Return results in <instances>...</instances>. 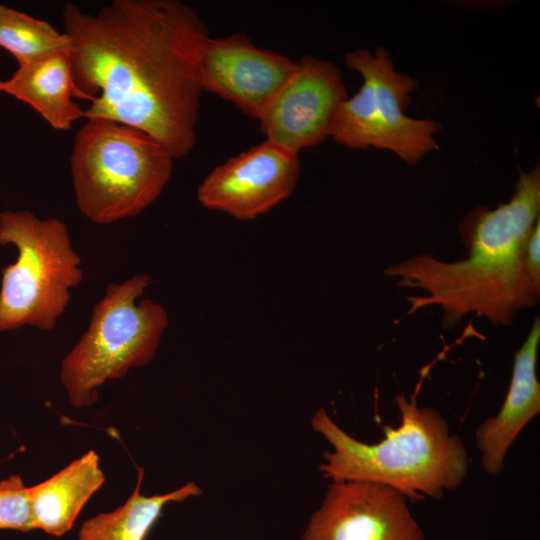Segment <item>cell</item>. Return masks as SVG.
Returning a JSON list of instances; mask_svg holds the SVG:
<instances>
[{"label": "cell", "mask_w": 540, "mask_h": 540, "mask_svg": "<svg viewBox=\"0 0 540 540\" xmlns=\"http://www.w3.org/2000/svg\"><path fill=\"white\" fill-rule=\"evenodd\" d=\"M76 98L85 119L141 130L178 159L196 143L210 38L198 12L178 0H113L96 13L62 11Z\"/></svg>", "instance_id": "1"}, {"label": "cell", "mask_w": 540, "mask_h": 540, "mask_svg": "<svg viewBox=\"0 0 540 540\" xmlns=\"http://www.w3.org/2000/svg\"><path fill=\"white\" fill-rule=\"evenodd\" d=\"M540 169H519L515 190L495 209L481 205L459 224L467 258L454 262L422 253L384 269L403 288L420 289L424 296H408V314L438 306L445 328L470 313L494 326H510L517 313L534 306L540 285L523 265L526 241L539 220Z\"/></svg>", "instance_id": "2"}, {"label": "cell", "mask_w": 540, "mask_h": 540, "mask_svg": "<svg viewBox=\"0 0 540 540\" xmlns=\"http://www.w3.org/2000/svg\"><path fill=\"white\" fill-rule=\"evenodd\" d=\"M395 402L401 423L384 426L385 437L375 444L351 437L319 408L311 426L333 448L324 452L319 470L332 482L378 483L412 501L440 498L463 481L469 464L466 448L437 410L418 406L416 392L410 400L399 394Z\"/></svg>", "instance_id": "3"}, {"label": "cell", "mask_w": 540, "mask_h": 540, "mask_svg": "<svg viewBox=\"0 0 540 540\" xmlns=\"http://www.w3.org/2000/svg\"><path fill=\"white\" fill-rule=\"evenodd\" d=\"M174 158L147 133L118 122L86 119L74 138L70 166L75 200L90 221L138 215L161 194Z\"/></svg>", "instance_id": "4"}, {"label": "cell", "mask_w": 540, "mask_h": 540, "mask_svg": "<svg viewBox=\"0 0 540 540\" xmlns=\"http://www.w3.org/2000/svg\"><path fill=\"white\" fill-rule=\"evenodd\" d=\"M148 284L146 275L110 284L93 308L87 331L61 364L60 378L72 406H92L106 381L154 358L168 317L150 299L137 303Z\"/></svg>", "instance_id": "5"}, {"label": "cell", "mask_w": 540, "mask_h": 540, "mask_svg": "<svg viewBox=\"0 0 540 540\" xmlns=\"http://www.w3.org/2000/svg\"><path fill=\"white\" fill-rule=\"evenodd\" d=\"M14 245L18 256L2 268L0 332L24 325L50 330L65 311L70 289L83 273L66 224L39 219L28 210L0 213V246Z\"/></svg>", "instance_id": "6"}, {"label": "cell", "mask_w": 540, "mask_h": 540, "mask_svg": "<svg viewBox=\"0 0 540 540\" xmlns=\"http://www.w3.org/2000/svg\"><path fill=\"white\" fill-rule=\"evenodd\" d=\"M344 62L363 84L338 106L329 137L350 149L389 150L411 165L438 149L435 135L441 125L405 113L417 80L397 72L385 48L347 52Z\"/></svg>", "instance_id": "7"}, {"label": "cell", "mask_w": 540, "mask_h": 540, "mask_svg": "<svg viewBox=\"0 0 540 540\" xmlns=\"http://www.w3.org/2000/svg\"><path fill=\"white\" fill-rule=\"evenodd\" d=\"M300 172L299 153L265 140L216 166L200 183L197 198L210 210L253 220L293 193Z\"/></svg>", "instance_id": "8"}, {"label": "cell", "mask_w": 540, "mask_h": 540, "mask_svg": "<svg viewBox=\"0 0 540 540\" xmlns=\"http://www.w3.org/2000/svg\"><path fill=\"white\" fill-rule=\"evenodd\" d=\"M347 91L338 66L307 55L258 119L265 140L293 152L330 136L338 106Z\"/></svg>", "instance_id": "9"}, {"label": "cell", "mask_w": 540, "mask_h": 540, "mask_svg": "<svg viewBox=\"0 0 540 540\" xmlns=\"http://www.w3.org/2000/svg\"><path fill=\"white\" fill-rule=\"evenodd\" d=\"M406 499L378 483L332 482L302 540H424Z\"/></svg>", "instance_id": "10"}, {"label": "cell", "mask_w": 540, "mask_h": 540, "mask_svg": "<svg viewBox=\"0 0 540 540\" xmlns=\"http://www.w3.org/2000/svg\"><path fill=\"white\" fill-rule=\"evenodd\" d=\"M297 61L259 48L242 33L209 38L201 56L203 91L233 103L259 119L291 77Z\"/></svg>", "instance_id": "11"}, {"label": "cell", "mask_w": 540, "mask_h": 540, "mask_svg": "<svg viewBox=\"0 0 540 540\" xmlns=\"http://www.w3.org/2000/svg\"><path fill=\"white\" fill-rule=\"evenodd\" d=\"M540 342V319L532 327L514 355L513 373L504 403L496 416L485 420L476 431L482 466L496 475L504 458L524 426L540 412V384L536 374Z\"/></svg>", "instance_id": "12"}, {"label": "cell", "mask_w": 540, "mask_h": 540, "mask_svg": "<svg viewBox=\"0 0 540 540\" xmlns=\"http://www.w3.org/2000/svg\"><path fill=\"white\" fill-rule=\"evenodd\" d=\"M105 475L94 450H88L48 479L27 487L34 529L61 537L69 532Z\"/></svg>", "instance_id": "13"}, {"label": "cell", "mask_w": 540, "mask_h": 540, "mask_svg": "<svg viewBox=\"0 0 540 540\" xmlns=\"http://www.w3.org/2000/svg\"><path fill=\"white\" fill-rule=\"evenodd\" d=\"M2 92L28 104L58 131L70 130L75 121L85 118V110L74 101L76 89L68 52L18 65L4 80Z\"/></svg>", "instance_id": "14"}, {"label": "cell", "mask_w": 540, "mask_h": 540, "mask_svg": "<svg viewBox=\"0 0 540 540\" xmlns=\"http://www.w3.org/2000/svg\"><path fill=\"white\" fill-rule=\"evenodd\" d=\"M137 469V483L127 500L84 521L78 540H145L166 505L201 494L200 487L191 481L173 491L146 496L141 493L144 471Z\"/></svg>", "instance_id": "15"}, {"label": "cell", "mask_w": 540, "mask_h": 540, "mask_svg": "<svg viewBox=\"0 0 540 540\" xmlns=\"http://www.w3.org/2000/svg\"><path fill=\"white\" fill-rule=\"evenodd\" d=\"M0 47L23 65L69 51V39L48 22L0 4Z\"/></svg>", "instance_id": "16"}, {"label": "cell", "mask_w": 540, "mask_h": 540, "mask_svg": "<svg viewBox=\"0 0 540 540\" xmlns=\"http://www.w3.org/2000/svg\"><path fill=\"white\" fill-rule=\"evenodd\" d=\"M0 530H34L27 487L20 475L0 481Z\"/></svg>", "instance_id": "17"}, {"label": "cell", "mask_w": 540, "mask_h": 540, "mask_svg": "<svg viewBox=\"0 0 540 540\" xmlns=\"http://www.w3.org/2000/svg\"><path fill=\"white\" fill-rule=\"evenodd\" d=\"M523 265L529 278L540 285V219L530 233L523 251Z\"/></svg>", "instance_id": "18"}, {"label": "cell", "mask_w": 540, "mask_h": 540, "mask_svg": "<svg viewBox=\"0 0 540 540\" xmlns=\"http://www.w3.org/2000/svg\"><path fill=\"white\" fill-rule=\"evenodd\" d=\"M3 83H4V80L0 79V92L3 91Z\"/></svg>", "instance_id": "19"}]
</instances>
